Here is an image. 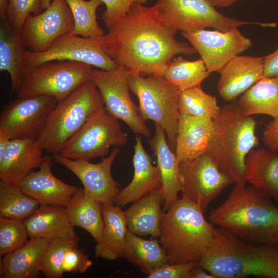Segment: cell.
<instances>
[{"label": "cell", "mask_w": 278, "mask_h": 278, "mask_svg": "<svg viewBox=\"0 0 278 278\" xmlns=\"http://www.w3.org/2000/svg\"><path fill=\"white\" fill-rule=\"evenodd\" d=\"M29 238L48 240L74 231L68 218L65 207L41 205L23 220Z\"/></svg>", "instance_id": "cell-29"}, {"label": "cell", "mask_w": 278, "mask_h": 278, "mask_svg": "<svg viewBox=\"0 0 278 278\" xmlns=\"http://www.w3.org/2000/svg\"><path fill=\"white\" fill-rule=\"evenodd\" d=\"M238 0H208L215 7H225L232 5Z\"/></svg>", "instance_id": "cell-47"}, {"label": "cell", "mask_w": 278, "mask_h": 278, "mask_svg": "<svg viewBox=\"0 0 278 278\" xmlns=\"http://www.w3.org/2000/svg\"><path fill=\"white\" fill-rule=\"evenodd\" d=\"M195 203L182 197L163 213L160 242L169 264L198 263L210 247L215 225Z\"/></svg>", "instance_id": "cell-4"}, {"label": "cell", "mask_w": 278, "mask_h": 278, "mask_svg": "<svg viewBox=\"0 0 278 278\" xmlns=\"http://www.w3.org/2000/svg\"><path fill=\"white\" fill-rule=\"evenodd\" d=\"M106 5V9L100 19L105 24L112 22L125 15L135 3L145 4L148 0H101Z\"/></svg>", "instance_id": "cell-41"}, {"label": "cell", "mask_w": 278, "mask_h": 278, "mask_svg": "<svg viewBox=\"0 0 278 278\" xmlns=\"http://www.w3.org/2000/svg\"><path fill=\"white\" fill-rule=\"evenodd\" d=\"M11 139L0 131V161L4 158L8 148Z\"/></svg>", "instance_id": "cell-46"}, {"label": "cell", "mask_w": 278, "mask_h": 278, "mask_svg": "<svg viewBox=\"0 0 278 278\" xmlns=\"http://www.w3.org/2000/svg\"><path fill=\"white\" fill-rule=\"evenodd\" d=\"M24 60L26 66L63 60L83 62L104 71L114 70L119 66L102 50L95 37H81L70 33L60 37L43 52L26 49Z\"/></svg>", "instance_id": "cell-14"}, {"label": "cell", "mask_w": 278, "mask_h": 278, "mask_svg": "<svg viewBox=\"0 0 278 278\" xmlns=\"http://www.w3.org/2000/svg\"><path fill=\"white\" fill-rule=\"evenodd\" d=\"M215 226L257 245H278V207L252 185L235 183L226 200L210 213Z\"/></svg>", "instance_id": "cell-2"}, {"label": "cell", "mask_w": 278, "mask_h": 278, "mask_svg": "<svg viewBox=\"0 0 278 278\" xmlns=\"http://www.w3.org/2000/svg\"><path fill=\"white\" fill-rule=\"evenodd\" d=\"M245 166L246 182L278 201V152L253 149L246 157Z\"/></svg>", "instance_id": "cell-27"}, {"label": "cell", "mask_w": 278, "mask_h": 278, "mask_svg": "<svg viewBox=\"0 0 278 278\" xmlns=\"http://www.w3.org/2000/svg\"><path fill=\"white\" fill-rule=\"evenodd\" d=\"M197 263L168 264L152 271L148 278H189L193 268Z\"/></svg>", "instance_id": "cell-42"}, {"label": "cell", "mask_w": 278, "mask_h": 278, "mask_svg": "<svg viewBox=\"0 0 278 278\" xmlns=\"http://www.w3.org/2000/svg\"><path fill=\"white\" fill-rule=\"evenodd\" d=\"M123 257L147 275L169 264L165 251L157 239H143L128 229Z\"/></svg>", "instance_id": "cell-32"}, {"label": "cell", "mask_w": 278, "mask_h": 278, "mask_svg": "<svg viewBox=\"0 0 278 278\" xmlns=\"http://www.w3.org/2000/svg\"><path fill=\"white\" fill-rule=\"evenodd\" d=\"M120 149L115 147L110 155L98 163L89 161L73 160L60 153L54 154V161L71 171L81 182L87 195L101 204H114L120 190L119 184L113 178L111 167Z\"/></svg>", "instance_id": "cell-17"}, {"label": "cell", "mask_w": 278, "mask_h": 278, "mask_svg": "<svg viewBox=\"0 0 278 278\" xmlns=\"http://www.w3.org/2000/svg\"><path fill=\"white\" fill-rule=\"evenodd\" d=\"M54 160L53 157L44 154L39 170L31 171L18 185L41 205L66 207L79 188L65 183L53 175Z\"/></svg>", "instance_id": "cell-18"}, {"label": "cell", "mask_w": 278, "mask_h": 278, "mask_svg": "<svg viewBox=\"0 0 278 278\" xmlns=\"http://www.w3.org/2000/svg\"><path fill=\"white\" fill-rule=\"evenodd\" d=\"M40 205L18 185L0 180V217L23 221Z\"/></svg>", "instance_id": "cell-34"}, {"label": "cell", "mask_w": 278, "mask_h": 278, "mask_svg": "<svg viewBox=\"0 0 278 278\" xmlns=\"http://www.w3.org/2000/svg\"><path fill=\"white\" fill-rule=\"evenodd\" d=\"M48 240L29 238L20 248L1 257V278H36Z\"/></svg>", "instance_id": "cell-24"}, {"label": "cell", "mask_w": 278, "mask_h": 278, "mask_svg": "<svg viewBox=\"0 0 278 278\" xmlns=\"http://www.w3.org/2000/svg\"><path fill=\"white\" fill-rule=\"evenodd\" d=\"M209 75L201 58L191 61L178 56L172 59L163 76L181 91L201 86Z\"/></svg>", "instance_id": "cell-33"}, {"label": "cell", "mask_w": 278, "mask_h": 278, "mask_svg": "<svg viewBox=\"0 0 278 278\" xmlns=\"http://www.w3.org/2000/svg\"><path fill=\"white\" fill-rule=\"evenodd\" d=\"M263 77L278 78V49L264 57Z\"/></svg>", "instance_id": "cell-44"}, {"label": "cell", "mask_w": 278, "mask_h": 278, "mask_svg": "<svg viewBox=\"0 0 278 278\" xmlns=\"http://www.w3.org/2000/svg\"><path fill=\"white\" fill-rule=\"evenodd\" d=\"M179 170L182 197L195 203L203 213L213 200L234 183L220 170L208 152L180 163Z\"/></svg>", "instance_id": "cell-13"}, {"label": "cell", "mask_w": 278, "mask_h": 278, "mask_svg": "<svg viewBox=\"0 0 278 278\" xmlns=\"http://www.w3.org/2000/svg\"><path fill=\"white\" fill-rule=\"evenodd\" d=\"M103 108L100 91L91 80L86 81L58 101L38 143L49 154L60 153L68 141Z\"/></svg>", "instance_id": "cell-6"}, {"label": "cell", "mask_w": 278, "mask_h": 278, "mask_svg": "<svg viewBox=\"0 0 278 278\" xmlns=\"http://www.w3.org/2000/svg\"><path fill=\"white\" fill-rule=\"evenodd\" d=\"M166 135L164 128L155 124L154 135L148 141L161 175L164 212L178 199L182 190L180 163L169 146Z\"/></svg>", "instance_id": "cell-22"}, {"label": "cell", "mask_w": 278, "mask_h": 278, "mask_svg": "<svg viewBox=\"0 0 278 278\" xmlns=\"http://www.w3.org/2000/svg\"><path fill=\"white\" fill-rule=\"evenodd\" d=\"M213 131V119L180 114L175 154L179 163L191 161L208 152Z\"/></svg>", "instance_id": "cell-21"}, {"label": "cell", "mask_w": 278, "mask_h": 278, "mask_svg": "<svg viewBox=\"0 0 278 278\" xmlns=\"http://www.w3.org/2000/svg\"><path fill=\"white\" fill-rule=\"evenodd\" d=\"M197 264L215 278H278V245H257L215 227L213 240Z\"/></svg>", "instance_id": "cell-3"}, {"label": "cell", "mask_w": 278, "mask_h": 278, "mask_svg": "<svg viewBox=\"0 0 278 278\" xmlns=\"http://www.w3.org/2000/svg\"><path fill=\"white\" fill-rule=\"evenodd\" d=\"M52 0H42L43 10L46 9L50 4Z\"/></svg>", "instance_id": "cell-49"}, {"label": "cell", "mask_w": 278, "mask_h": 278, "mask_svg": "<svg viewBox=\"0 0 278 278\" xmlns=\"http://www.w3.org/2000/svg\"><path fill=\"white\" fill-rule=\"evenodd\" d=\"M143 5L134 4L126 15L105 24L107 33L95 39L102 50L130 74L163 75L174 56L197 51L176 40L177 32L159 19L154 5Z\"/></svg>", "instance_id": "cell-1"}, {"label": "cell", "mask_w": 278, "mask_h": 278, "mask_svg": "<svg viewBox=\"0 0 278 278\" xmlns=\"http://www.w3.org/2000/svg\"><path fill=\"white\" fill-rule=\"evenodd\" d=\"M262 141L269 149L278 152V117L273 118L263 132Z\"/></svg>", "instance_id": "cell-43"}, {"label": "cell", "mask_w": 278, "mask_h": 278, "mask_svg": "<svg viewBox=\"0 0 278 278\" xmlns=\"http://www.w3.org/2000/svg\"><path fill=\"white\" fill-rule=\"evenodd\" d=\"M114 204H101L104 226L95 247V257L109 260L123 257L128 230L124 211Z\"/></svg>", "instance_id": "cell-25"}, {"label": "cell", "mask_w": 278, "mask_h": 278, "mask_svg": "<svg viewBox=\"0 0 278 278\" xmlns=\"http://www.w3.org/2000/svg\"><path fill=\"white\" fill-rule=\"evenodd\" d=\"M93 265V262L84 251L78 246L70 249L65 254L62 269L63 273H85Z\"/></svg>", "instance_id": "cell-40"}, {"label": "cell", "mask_w": 278, "mask_h": 278, "mask_svg": "<svg viewBox=\"0 0 278 278\" xmlns=\"http://www.w3.org/2000/svg\"><path fill=\"white\" fill-rule=\"evenodd\" d=\"M23 220L0 217V256L21 247L29 239Z\"/></svg>", "instance_id": "cell-38"}, {"label": "cell", "mask_w": 278, "mask_h": 278, "mask_svg": "<svg viewBox=\"0 0 278 278\" xmlns=\"http://www.w3.org/2000/svg\"><path fill=\"white\" fill-rule=\"evenodd\" d=\"M128 134L118 119L105 108L94 115L66 143L60 154L73 160L104 158L111 146L124 147Z\"/></svg>", "instance_id": "cell-10"}, {"label": "cell", "mask_w": 278, "mask_h": 278, "mask_svg": "<svg viewBox=\"0 0 278 278\" xmlns=\"http://www.w3.org/2000/svg\"><path fill=\"white\" fill-rule=\"evenodd\" d=\"M130 73L124 68L104 71L94 68L90 80L100 91L107 111L118 120L123 121L136 134L148 139L151 132L141 117L138 108L129 93Z\"/></svg>", "instance_id": "cell-11"}, {"label": "cell", "mask_w": 278, "mask_h": 278, "mask_svg": "<svg viewBox=\"0 0 278 278\" xmlns=\"http://www.w3.org/2000/svg\"><path fill=\"white\" fill-rule=\"evenodd\" d=\"M154 6L159 19L176 32L195 31L207 27L227 31L247 24L271 26V24L242 21L226 16L208 0H158Z\"/></svg>", "instance_id": "cell-9"}, {"label": "cell", "mask_w": 278, "mask_h": 278, "mask_svg": "<svg viewBox=\"0 0 278 278\" xmlns=\"http://www.w3.org/2000/svg\"><path fill=\"white\" fill-rule=\"evenodd\" d=\"M65 208L74 227L83 229L96 242L100 240L104 226L100 202L87 195L83 188H79Z\"/></svg>", "instance_id": "cell-30"}, {"label": "cell", "mask_w": 278, "mask_h": 278, "mask_svg": "<svg viewBox=\"0 0 278 278\" xmlns=\"http://www.w3.org/2000/svg\"><path fill=\"white\" fill-rule=\"evenodd\" d=\"M238 101L247 116L263 114L278 117V78L262 77L244 93Z\"/></svg>", "instance_id": "cell-31"}, {"label": "cell", "mask_w": 278, "mask_h": 278, "mask_svg": "<svg viewBox=\"0 0 278 278\" xmlns=\"http://www.w3.org/2000/svg\"><path fill=\"white\" fill-rule=\"evenodd\" d=\"M256 124L253 117L242 113L236 99L220 107L213 119L208 152L220 170L235 184H247L245 160L258 145Z\"/></svg>", "instance_id": "cell-5"}, {"label": "cell", "mask_w": 278, "mask_h": 278, "mask_svg": "<svg viewBox=\"0 0 278 278\" xmlns=\"http://www.w3.org/2000/svg\"><path fill=\"white\" fill-rule=\"evenodd\" d=\"M9 0H0V16L6 15Z\"/></svg>", "instance_id": "cell-48"}, {"label": "cell", "mask_w": 278, "mask_h": 278, "mask_svg": "<svg viewBox=\"0 0 278 278\" xmlns=\"http://www.w3.org/2000/svg\"><path fill=\"white\" fill-rule=\"evenodd\" d=\"M52 96L18 97L5 105L0 115V131L11 139L37 141L58 103Z\"/></svg>", "instance_id": "cell-12"}, {"label": "cell", "mask_w": 278, "mask_h": 278, "mask_svg": "<svg viewBox=\"0 0 278 278\" xmlns=\"http://www.w3.org/2000/svg\"><path fill=\"white\" fill-rule=\"evenodd\" d=\"M264 57L237 56L219 72L217 90L221 97L232 101L263 77Z\"/></svg>", "instance_id": "cell-20"}, {"label": "cell", "mask_w": 278, "mask_h": 278, "mask_svg": "<svg viewBox=\"0 0 278 278\" xmlns=\"http://www.w3.org/2000/svg\"><path fill=\"white\" fill-rule=\"evenodd\" d=\"M132 162V180L120 189L114 201V205L121 207L138 200L162 186L159 169L152 164L151 158L146 151L140 135H136Z\"/></svg>", "instance_id": "cell-19"}, {"label": "cell", "mask_w": 278, "mask_h": 278, "mask_svg": "<svg viewBox=\"0 0 278 278\" xmlns=\"http://www.w3.org/2000/svg\"><path fill=\"white\" fill-rule=\"evenodd\" d=\"M80 241L75 231L49 240L42 256L41 273L47 278L62 277V265L65 254Z\"/></svg>", "instance_id": "cell-35"}, {"label": "cell", "mask_w": 278, "mask_h": 278, "mask_svg": "<svg viewBox=\"0 0 278 278\" xmlns=\"http://www.w3.org/2000/svg\"><path fill=\"white\" fill-rule=\"evenodd\" d=\"M94 67L72 60L51 61L26 66L18 97L46 95L60 101L77 87L90 80Z\"/></svg>", "instance_id": "cell-8"}, {"label": "cell", "mask_w": 278, "mask_h": 278, "mask_svg": "<svg viewBox=\"0 0 278 278\" xmlns=\"http://www.w3.org/2000/svg\"><path fill=\"white\" fill-rule=\"evenodd\" d=\"M25 48L20 32L10 25L6 15L0 16V71L9 74L12 91L16 92L22 81Z\"/></svg>", "instance_id": "cell-28"}, {"label": "cell", "mask_w": 278, "mask_h": 278, "mask_svg": "<svg viewBox=\"0 0 278 278\" xmlns=\"http://www.w3.org/2000/svg\"><path fill=\"white\" fill-rule=\"evenodd\" d=\"M189 278H215L207 270L196 264L192 269Z\"/></svg>", "instance_id": "cell-45"}, {"label": "cell", "mask_w": 278, "mask_h": 278, "mask_svg": "<svg viewBox=\"0 0 278 278\" xmlns=\"http://www.w3.org/2000/svg\"><path fill=\"white\" fill-rule=\"evenodd\" d=\"M43 151L37 141L11 139L0 161L1 180L18 185L34 168L40 167L44 156Z\"/></svg>", "instance_id": "cell-23"}, {"label": "cell", "mask_w": 278, "mask_h": 278, "mask_svg": "<svg viewBox=\"0 0 278 278\" xmlns=\"http://www.w3.org/2000/svg\"><path fill=\"white\" fill-rule=\"evenodd\" d=\"M74 27L73 16L66 1L52 0L43 12L26 18L20 34L26 48L41 53L60 37L71 33Z\"/></svg>", "instance_id": "cell-15"}, {"label": "cell", "mask_w": 278, "mask_h": 278, "mask_svg": "<svg viewBox=\"0 0 278 278\" xmlns=\"http://www.w3.org/2000/svg\"><path fill=\"white\" fill-rule=\"evenodd\" d=\"M161 187L133 202L124 211L128 229L138 236L151 235L159 238L163 212Z\"/></svg>", "instance_id": "cell-26"}, {"label": "cell", "mask_w": 278, "mask_h": 278, "mask_svg": "<svg viewBox=\"0 0 278 278\" xmlns=\"http://www.w3.org/2000/svg\"><path fill=\"white\" fill-rule=\"evenodd\" d=\"M43 10L42 0H9L6 16L10 25L21 32L26 18L37 15Z\"/></svg>", "instance_id": "cell-39"}, {"label": "cell", "mask_w": 278, "mask_h": 278, "mask_svg": "<svg viewBox=\"0 0 278 278\" xmlns=\"http://www.w3.org/2000/svg\"><path fill=\"white\" fill-rule=\"evenodd\" d=\"M129 86L139 100L140 114L145 121L151 120L165 131L168 144L175 152L178 121L179 90L163 75L145 77L130 74Z\"/></svg>", "instance_id": "cell-7"}, {"label": "cell", "mask_w": 278, "mask_h": 278, "mask_svg": "<svg viewBox=\"0 0 278 278\" xmlns=\"http://www.w3.org/2000/svg\"><path fill=\"white\" fill-rule=\"evenodd\" d=\"M72 12L74 27L70 34L85 38H95L105 34L104 30L98 24L97 8L101 0H65Z\"/></svg>", "instance_id": "cell-36"}, {"label": "cell", "mask_w": 278, "mask_h": 278, "mask_svg": "<svg viewBox=\"0 0 278 278\" xmlns=\"http://www.w3.org/2000/svg\"><path fill=\"white\" fill-rule=\"evenodd\" d=\"M178 107L180 114L214 119L219 107L215 96L203 91L201 86L179 92Z\"/></svg>", "instance_id": "cell-37"}, {"label": "cell", "mask_w": 278, "mask_h": 278, "mask_svg": "<svg viewBox=\"0 0 278 278\" xmlns=\"http://www.w3.org/2000/svg\"><path fill=\"white\" fill-rule=\"evenodd\" d=\"M181 34L199 54L210 73H219L231 60L253 45L238 27L227 31L203 29Z\"/></svg>", "instance_id": "cell-16"}]
</instances>
